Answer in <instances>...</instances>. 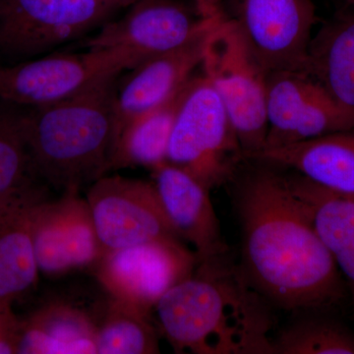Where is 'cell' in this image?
<instances>
[{
    "mask_svg": "<svg viewBox=\"0 0 354 354\" xmlns=\"http://www.w3.org/2000/svg\"><path fill=\"white\" fill-rule=\"evenodd\" d=\"M258 162L242 177L236 194L242 274L266 300L288 311L337 304L346 283L308 209L290 176Z\"/></svg>",
    "mask_w": 354,
    "mask_h": 354,
    "instance_id": "1",
    "label": "cell"
},
{
    "mask_svg": "<svg viewBox=\"0 0 354 354\" xmlns=\"http://www.w3.org/2000/svg\"><path fill=\"white\" fill-rule=\"evenodd\" d=\"M225 255L198 263L160 298V330L176 353L274 354L267 300Z\"/></svg>",
    "mask_w": 354,
    "mask_h": 354,
    "instance_id": "2",
    "label": "cell"
},
{
    "mask_svg": "<svg viewBox=\"0 0 354 354\" xmlns=\"http://www.w3.org/2000/svg\"><path fill=\"white\" fill-rule=\"evenodd\" d=\"M118 76L64 101L26 109L32 169L44 183L62 193L80 191L111 171Z\"/></svg>",
    "mask_w": 354,
    "mask_h": 354,
    "instance_id": "3",
    "label": "cell"
},
{
    "mask_svg": "<svg viewBox=\"0 0 354 354\" xmlns=\"http://www.w3.org/2000/svg\"><path fill=\"white\" fill-rule=\"evenodd\" d=\"M243 153L220 97L203 75L186 87L172 128L167 162L209 189L227 183Z\"/></svg>",
    "mask_w": 354,
    "mask_h": 354,
    "instance_id": "4",
    "label": "cell"
},
{
    "mask_svg": "<svg viewBox=\"0 0 354 354\" xmlns=\"http://www.w3.org/2000/svg\"><path fill=\"white\" fill-rule=\"evenodd\" d=\"M203 75L227 109L248 160L264 149L267 76L252 57L232 18L223 12L213 28L202 62Z\"/></svg>",
    "mask_w": 354,
    "mask_h": 354,
    "instance_id": "5",
    "label": "cell"
},
{
    "mask_svg": "<svg viewBox=\"0 0 354 354\" xmlns=\"http://www.w3.org/2000/svg\"><path fill=\"white\" fill-rule=\"evenodd\" d=\"M140 64L129 51L87 50L0 65V101L24 108L55 104Z\"/></svg>",
    "mask_w": 354,
    "mask_h": 354,
    "instance_id": "6",
    "label": "cell"
},
{
    "mask_svg": "<svg viewBox=\"0 0 354 354\" xmlns=\"http://www.w3.org/2000/svg\"><path fill=\"white\" fill-rule=\"evenodd\" d=\"M118 11L101 0H0V53L36 57L101 28Z\"/></svg>",
    "mask_w": 354,
    "mask_h": 354,
    "instance_id": "7",
    "label": "cell"
},
{
    "mask_svg": "<svg viewBox=\"0 0 354 354\" xmlns=\"http://www.w3.org/2000/svg\"><path fill=\"white\" fill-rule=\"evenodd\" d=\"M197 264L194 251L171 237L108 251L95 272L111 297L149 315L167 291L192 274Z\"/></svg>",
    "mask_w": 354,
    "mask_h": 354,
    "instance_id": "8",
    "label": "cell"
},
{
    "mask_svg": "<svg viewBox=\"0 0 354 354\" xmlns=\"http://www.w3.org/2000/svg\"><path fill=\"white\" fill-rule=\"evenodd\" d=\"M232 19L266 73L304 71L317 22L312 0H239Z\"/></svg>",
    "mask_w": 354,
    "mask_h": 354,
    "instance_id": "9",
    "label": "cell"
},
{
    "mask_svg": "<svg viewBox=\"0 0 354 354\" xmlns=\"http://www.w3.org/2000/svg\"><path fill=\"white\" fill-rule=\"evenodd\" d=\"M266 114L268 132L263 150L354 127V116L305 71L268 74Z\"/></svg>",
    "mask_w": 354,
    "mask_h": 354,
    "instance_id": "10",
    "label": "cell"
},
{
    "mask_svg": "<svg viewBox=\"0 0 354 354\" xmlns=\"http://www.w3.org/2000/svg\"><path fill=\"white\" fill-rule=\"evenodd\" d=\"M86 200L106 252L158 239H178L153 183L104 176L92 183Z\"/></svg>",
    "mask_w": 354,
    "mask_h": 354,
    "instance_id": "11",
    "label": "cell"
},
{
    "mask_svg": "<svg viewBox=\"0 0 354 354\" xmlns=\"http://www.w3.org/2000/svg\"><path fill=\"white\" fill-rule=\"evenodd\" d=\"M120 19L109 20L85 43L87 50L129 51L145 62L212 27L223 10L202 16L178 0H139Z\"/></svg>",
    "mask_w": 354,
    "mask_h": 354,
    "instance_id": "12",
    "label": "cell"
},
{
    "mask_svg": "<svg viewBox=\"0 0 354 354\" xmlns=\"http://www.w3.org/2000/svg\"><path fill=\"white\" fill-rule=\"evenodd\" d=\"M32 244L39 272L57 277L94 267L104 255L87 200L79 191L48 198L37 205L32 220Z\"/></svg>",
    "mask_w": 354,
    "mask_h": 354,
    "instance_id": "13",
    "label": "cell"
},
{
    "mask_svg": "<svg viewBox=\"0 0 354 354\" xmlns=\"http://www.w3.org/2000/svg\"><path fill=\"white\" fill-rule=\"evenodd\" d=\"M216 22L183 46L130 69L131 73L118 86L116 94L114 143L128 123L169 100L194 76Z\"/></svg>",
    "mask_w": 354,
    "mask_h": 354,
    "instance_id": "14",
    "label": "cell"
},
{
    "mask_svg": "<svg viewBox=\"0 0 354 354\" xmlns=\"http://www.w3.org/2000/svg\"><path fill=\"white\" fill-rule=\"evenodd\" d=\"M152 183L169 225L194 247L198 263L227 253L209 188L167 162L153 169Z\"/></svg>",
    "mask_w": 354,
    "mask_h": 354,
    "instance_id": "15",
    "label": "cell"
},
{
    "mask_svg": "<svg viewBox=\"0 0 354 354\" xmlns=\"http://www.w3.org/2000/svg\"><path fill=\"white\" fill-rule=\"evenodd\" d=\"M46 185L34 178L0 195V298L15 301L38 281L32 220L37 205L48 198Z\"/></svg>",
    "mask_w": 354,
    "mask_h": 354,
    "instance_id": "16",
    "label": "cell"
},
{
    "mask_svg": "<svg viewBox=\"0 0 354 354\" xmlns=\"http://www.w3.org/2000/svg\"><path fill=\"white\" fill-rule=\"evenodd\" d=\"M248 160L292 169L319 187L354 196V127L292 145L265 149Z\"/></svg>",
    "mask_w": 354,
    "mask_h": 354,
    "instance_id": "17",
    "label": "cell"
},
{
    "mask_svg": "<svg viewBox=\"0 0 354 354\" xmlns=\"http://www.w3.org/2000/svg\"><path fill=\"white\" fill-rule=\"evenodd\" d=\"M97 324L87 312L64 302L39 307L22 320L21 354H97Z\"/></svg>",
    "mask_w": 354,
    "mask_h": 354,
    "instance_id": "18",
    "label": "cell"
},
{
    "mask_svg": "<svg viewBox=\"0 0 354 354\" xmlns=\"http://www.w3.org/2000/svg\"><path fill=\"white\" fill-rule=\"evenodd\" d=\"M304 71L354 116V13H341L313 36Z\"/></svg>",
    "mask_w": 354,
    "mask_h": 354,
    "instance_id": "19",
    "label": "cell"
},
{
    "mask_svg": "<svg viewBox=\"0 0 354 354\" xmlns=\"http://www.w3.org/2000/svg\"><path fill=\"white\" fill-rule=\"evenodd\" d=\"M290 179L332 254L354 304V196L335 194L298 174Z\"/></svg>",
    "mask_w": 354,
    "mask_h": 354,
    "instance_id": "20",
    "label": "cell"
},
{
    "mask_svg": "<svg viewBox=\"0 0 354 354\" xmlns=\"http://www.w3.org/2000/svg\"><path fill=\"white\" fill-rule=\"evenodd\" d=\"M188 82L169 100L121 130L114 143L111 169L132 167L153 169L167 162L172 128Z\"/></svg>",
    "mask_w": 354,
    "mask_h": 354,
    "instance_id": "21",
    "label": "cell"
},
{
    "mask_svg": "<svg viewBox=\"0 0 354 354\" xmlns=\"http://www.w3.org/2000/svg\"><path fill=\"white\" fill-rule=\"evenodd\" d=\"M97 354L160 353L157 330L148 314L111 297L95 320Z\"/></svg>",
    "mask_w": 354,
    "mask_h": 354,
    "instance_id": "22",
    "label": "cell"
},
{
    "mask_svg": "<svg viewBox=\"0 0 354 354\" xmlns=\"http://www.w3.org/2000/svg\"><path fill=\"white\" fill-rule=\"evenodd\" d=\"M26 109L0 101V195L39 178L26 140Z\"/></svg>",
    "mask_w": 354,
    "mask_h": 354,
    "instance_id": "23",
    "label": "cell"
},
{
    "mask_svg": "<svg viewBox=\"0 0 354 354\" xmlns=\"http://www.w3.org/2000/svg\"><path fill=\"white\" fill-rule=\"evenodd\" d=\"M274 354H354V333L334 321L302 319L274 339Z\"/></svg>",
    "mask_w": 354,
    "mask_h": 354,
    "instance_id": "24",
    "label": "cell"
},
{
    "mask_svg": "<svg viewBox=\"0 0 354 354\" xmlns=\"http://www.w3.org/2000/svg\"><path fill=\"white\" fill-rule=\"evenodd\" d=\"M13 302L0 298V354L18 353L22 320L14 312Z\"/></svg>",
    "mask_w": 354,
    "mask_h": 354,
    "instance_id": "25",
    "label": "cell"
},
{
    "mask_svg": "<svg viewBox=\"0 0 354 354\" xmlns=\"http://www.w3.org/2000/svg\"><path fill=\"white\" fill-rule=\"evenodd\" d=\"M194 6L202 16H213L221 10L223 0H193Z\"/></svg>",
    "mask_w": 354,
    "mask_h": 354,
    "instance_id": "26",
    "label": "cell"
},
{
    "mask_svg": "<svg viewBox=\"0 0 354 354\" xmlns=\"http://www.w3.org/2000/svg\"><path fill=\"white\" fill-rule=\"evenodd\" d=\"M101 1L111 4V6H113L121 10V9L128 8V7L133 6L139 0H101Z\"/></svg>",
    "mask_w": 354,
    "mask_h": 354,
    "instance_id": "27",
    "label": "cell"
},
{
    "mask_svg": "<svg viewBox=\"0 0 354 354\" xmlns=\"http://www.w3.org/2000/svg\"><path fill=\"white\" fill-rule=\"evenodd\" d=\"M344 1H346V3H348L349 6L354 7V0H344Z\"/></svg>",
    "mask_w": 354,
    "mask_h": 354,
    "instance_id": "28",
    "label": "cell"
}]
</instances>
